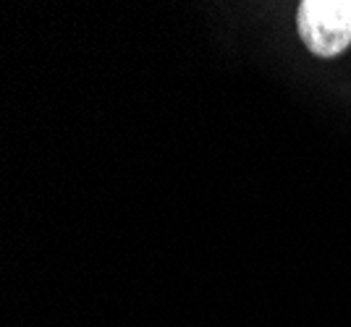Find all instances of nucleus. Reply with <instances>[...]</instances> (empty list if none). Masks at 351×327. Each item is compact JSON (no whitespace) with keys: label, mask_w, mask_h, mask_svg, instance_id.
Returning a JSON list of instances; mask_svg holds the SVG:
<instances>
[{"label":"nucleus","mask_w":351,"mask_h":327,"mask_svg":"<svg viewBox=\"0 0 351 327\" xmlns=\"http://www.w3.org/2000/svg\"><path fill=\"white\" fill-rule=\"evenodd\" d=\"M299 34L322 58L351 45V0H304L299 5Z\"/></svg>","instance_id":"f257e3e1"}]
</instances>
